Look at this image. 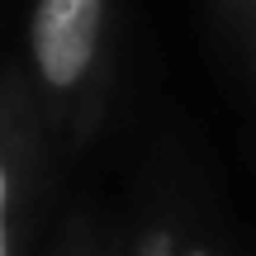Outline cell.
<instances>
[{
    "label": "cell",
    "mask_w": 256,
    "mask_h": 256,
    "mask_svg": "<svg viewBox=\"0 0 256 256\" xmlns=\"http://www.w3.org/2000/svg\"><path fill=\"white\" fill-rule=\"evenodd\" d=\"M62 138L19 57L0 62V256H28Z\"/></svg>",
    "instance_id": "cell-2"
},
{
    "label": "cell",
    "mask_w": 256,
    "mask_h": 256,
    "mask_svg": "<svg viewBox=\"0 0 256 256\" xmlns=\"http://www.w3.org/2000/svg\"><path fill=\"white\" fill-rule=\"evenodd\" d=\"M252 10H256V0H214V14L223 19V28H238V34H247L252 28Z\"/></svg>",
    "instance_id": "cell-3"
},
{
    "label": "cell",
    "mask_w": 256,
    "mask_h": 256,
    "mask_svg": "<svg viewBox=\"0 0 256 256\" xmlns=\"http://www.w3.org/2000/svg\"><path fill=\"white\" fill-rule=\"evenodd\" d=\"M247 43H252V72H256V10H252V28H247Z\"/></svg>",
    "instance_id": "cell-4"
},
{
    "label": "cell",
    "mask_w": 256,
    "mask_h": 256,
    "mask_svg": "<svg viewBox=\"0 0 256 256\" xmlns=\"http://www.w3.org/2000/svg\"><path fill=\"white\" fill-rule=\"evenodd\" d=\"M119 57V0H34L24 66L66 152L104 128Z\"/></svg>",
    "instance_id": "cell-1"
}]
</instances>
